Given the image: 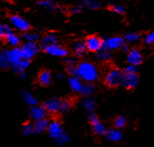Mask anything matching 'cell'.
Returning <instances> with one entry per match:
<instances>
[{"label":"cell","instance_id":"d6a6232c","mask_svg":"<svg viewBox=\"0 0 154 147\" xmlns=\"http://www.w3.org/2000/svg\"><path fill=\"white\" fill-rule=\"evenodd\" d=\"M70 141V137L68 134H66V133H62L61 135H60L56 139H55V142H57L58 145H64L66 143H68Z\"/></svg>","mask_w":154,"mask_h":147},{"label":"cell","instance_id":"836d02e7","mask_svg":"<svg viewBox=\"0 0 154 147\" xmlns=\"http://www.w3.org/2000/svg\"><path fill=\"white\" fill-rule=\"evenodd\" d=\"M9 66H10V64L8 62V59L6 57L5 52L0 50V69H8Z\"/></svg>","mask_w":154,"mask_h":147},{"label":"cell","instance_id":"b9f144b4","mask_svg":"<svg viewBox=\"0 0 154 147\" xmlns=\"http://www.w3.org/2000/svg\"><path fill=\"white\" fill-rule=\"evenodd\" d=\"M122 50V51H125V52H127V51H129L130 50V48H129V46H128V44H126L125 42L123 43V45L121 46V48H120Z\"/></svg>","mask_w":154,"mask_h":147},{"label":"cell","instance_id":"d4e9b609","mask_svg":"<svg viewBox=\"0 0 154 147\" xmlns=\"http://www.w3.org/2000/svg\"><path fill=\"white\" fill-rule=\"evenodd\" d=\"M57 42H58V37L55 33H48V34L45 35L42 39V46H43V48H45L46 46L57 44Z\"/></svg>","mask_w":154,"mask_h":147},{"label":"cell","instance_id":"1f68e13d","mask_svg":"<svg viewBox=\"0 0 154 147\" xmlns=\"http://www.w3.org/2000/svg\"><path fill=\"white\" fill-rule=\"evenodd\" d=\"M113 124H115V127L118 128V129H122L124 128L126 124H127V119L124 116H118L116 118L115 122H113Z\"/></svg>","mask_w":154,"mask_h":147},{"label":"cell","instance_id":"277c9868","mask_svg":"<svg viewBox=\"0 0 154 147\" xmlns=\"http://www.w3.org/2000/svg\"><path fill=\"white\" fill-rule=\"evenodd\" d=\"M88 119H89V122L91 123L94 133H95L97 136H104L107 131L106 125L103 123H101V121L98 119V117L95 114V113L91 112Z\"/></svg>","mask_w":154,"mask_h":147},{"label":"cell","instance_id":"9a60e30c","mask_svg":"<svg viewBox=\"0 0 154 147\" xmlns=\"http://www.w3.org/2000/svg\"><path fill=\"white\" fill-rule=\"evenodd\" d=\"M106 139L110 142H118L120 141H122L123 139V133L121 130L118 128H112V129H107L105 135Z\"/></svg>","mask_w":154,"mask_h":147},{"label":"cell","instance_id":"60d3db41","mask_svg":"<svg viewBox=\"0 0 154 147\" xmlns=\"http://www.w3.org/2000/svg\"><path fill=\"white\" fill-rule=\"evenodd\" d=\"M64 63L65 65H72V64H76V61L73 58H65L64 59Z\"/></svg>","mask_w":154,"mask_h":147},{"label":"cell","instance_id":"3957f363","mask_svg":"<svg viewBox=\"0 0 154 147\" xmlns=\"http://www.w3.org/2000/svg\"><path fill=\"white\" fill-rule=\"evenodd\" d=\"M122 77L123 72L121 70L116 68H112L111 69L107 71L104 82L110 88H116V86L121 85Z\"/></svg>","mask_w":154,"mask_h":147},{"label":"cell","instance_id":"6da1fadb","mask_svg":"<svg viewBox=\"0 0 154 147\" xmlns=\"http://www.w3.org/2000/svg\"><path fill=\"white\" fill-rule=\"evenodd\" d=\"M44 107L48 111V113H50V114L66 113L71 109L72 103L67 99L50 98L45 102Z\"/></svg>","mask_w":154,"mask_h":147},{"label":"cell","instance_id":"7bdbcfd3","mask_svg":"<svg viewBox=\"0 0 154 147\" xmlns=\"http://www.w3.org/2000/svg\"><path fill=\"white\" fill-rule=\"evenodd\" d=\"M19 76H20V78H21V79H26V71H23L22 73H20Z\"/></svg>","mask_w":154,"mask_h":147},{"label":"cell","instance_id":"44dd1931","mask_svg":"<svg viewBox=\"0 0 154 147\" xmlns=\"http://www.w3.org/2000/svg\"><path fill=\"white\" fill-rule=\"evenodd\" d=\"M4 38L6 40V42L8 43L10 46H11L12 48H17V46L20 45V42H21L20 37L16 34V33L13 32L12 30L11 32H9Z\"/></svg>","mask_w":154,"mask_h":147},{"label":"cell","instance_id":"ab89813d","mask_svg":"<svg viewBox=\"0 0 154 147\" xmlns=\"http://www.w3.org/2000/svg\"><path fill=\"white\" fill-rule=\"evenodd\" d=\"M137 66H133V65H130L125 69V72L127 73H137Z\"/></svg>","mask_w":154,"mask_h":147},{"label":"cell","instance_id":"74e56055","mask_svg":"<svg viewBox=\"0 0 154 147\" xmlns=\"http://www.w3.org/2000/svg\"><path fill=\"white\" fill-rule=\"evenodd\" d=\"M82 7L80 5H76V6H73L70 8L69 10V12L71 13V14H78V13H79L80 11H82Z\"/></svg>","mask_w":154,"mask_h":147},{"label":"cell","instance_id":"e575fe53","mask_svg":"<svg viewBox=\"0 0 154 147\" xmlns=\"http://www.w3.org/2000/svg\"><path fill=\"white\" fill-rule=\"evenodd\" d=\"M11 31V29L10 26L0 23V37H5Z\"/></svg>","mask_w":154,"mask_h":147},{"label":"cell","instance_id":"cb8c5ba5","mask_svg":"<svg viewBox=\"0 0 154 147\" xmlns=\"http://www.w3.org/2000/svg\"><path fill=\"white\" fill-rule=\"evenodd\" d=\"M79 5L89 10H96L100 7L99 0H80Z\"/></svg>","mask_w":154,"mask_h":147},{"label":"cell","instance_id":"e0dca14e","mask_svg":"<svg viewBox=\"0 0 154 147\" xmlns=\"http://www.w3.org/2000/svg\"><path fill=\"white\" fill-rule=\"evenodd\" d=\"M29 66V60H26V59H22L20 60L19 62H17L16 64L11 66V70L15 73V74H20L22 73L23 71H25L26 69Z\"/></svg>","mask_w":154,"mask_h":147},{"label":"cell","instance_id":"4316f807","mask_svg":"<svg viewBox=\"0 0 154 147\" xmlns=\"http://www.w3.org/2000/svg\"><path fill=\"white\" fill-rule=\"evenodd\" d=\"M22 136L24 137H29L32 134H34V125L32 123H25L22 125V129H21Z\"/></svg>","mask_w":154,"mask_h":147},{"label":"cell","instance_id":"7402d4cb","mask_svg":"<svg viewBox=\"0 0 154 147\" xmlns=\"http://www.w3.org/2000/svg\"><path fill=\"white\" fill-rule=\"evenodd\" d=\"M73 51L78 57H82L85 55V53L88 51L86 49L85 42L82 41H77L73 44Z\"/></svg>","mask_w":154,"mask_h":147},{"label":"cell","instance_id":"8d00e7d4","mask_svg":"<svg viewBox=\"0 0 154 147\" xmlns=\"http://www.w3.org/2000/svg\"><path fill=\"white\" fill-rule=\"evenodd\" d=\"M66 70L71 76H77V66L76 64L67 65L66 66Z\"/></svg>","mask_w":154,"mask_h":147},{"label":"cell","instance_id":"5bb4252c","mask_svg":"<svg viewBox=\"0 0 154 147\" xmlns=\"http://www.w3.org/2000/svg\"><path fill=\"white\" fill-rule=\"evenodd\" d=\"M142 61H143V56L139 50L133 49L129 51L128 57H127V62H128L130 65L138 66L142 63Z\"/></svg>","mask_w":154,"mask_h":147},{"label":"cell","instance_id":"f1b7e54d","mask_svg":"<svg viewBox=\"0 0 154 147\" xmlns=\"http://www.w3.org/2000/svg\"><path fill=\"white\" fill-rule=\"evenodd\" d=\"M97 58L99 60V61H103V62L109 61V60H111V58H112L111 51L102 48L101 50L97 52Z\"/></svg>","mask_w":154,"mask_h":147},{"label":"cell","instance_id":"d6986e66","mask_svg":"<svg viewBox=\"0 0 154 147\" xmlns=\"http://www.w3.org/2000/svg\"><path fill=\"white\" fill-rule=\"evenodd\" d=\"M68 84L70 88L73 92L79 93L80 89L82 88V80L78 76H71L68 80Z\"/></svg>","mask_w":154,"mask_h":147},{"label":"cell","instance_id":"83f0119b","mask_svg":"<svg viewBox=\"0 0 154 147\" xmlns=\"http://www.w3.org/2000/svg\"><path fill=\"white\" fill-rule=\"evenodd\" d=\"M23 100H24V102L29 106H33V105H37L38 104L37 99L33 96L31 93H29L28 91L23 92Z\"/></svg>","mask_w":154,"mask_h":147},{"label":"cell","instance_id":"ac0fdd59","mask_svg":"<svg viewBox=\"0 0 154 147\" xmlns=\"http://www.w3.org/2000/svg\"><path fill=\"white\" fill-rule=\"evenodd\" d=\"M48 123L49 122L46 118L35 121L34 123H33V125H34V133L35 134H42V133L48 130Z\"/></svg>","mask_w":154,"mask_h":147},{"label":"cell","instance_id":"7a4b0ae2","mask_svg":"<svg viewBox=\"0 0 154 147\" xmlns=\"http://www.w3.org/2000/svg\"><path fill=\"white\" fill-rule=\"evenodd\" d=\"M77 76L86 83H94L98 79V71L95 65L85 61L77 66Z\"/></svg>","mask_w":154,"mask_h":147},{"label":"cell","instance_id":"4dcf8cb0","mask_svg":"<svg viewBox=\"0 0 154 147\" xmlns=\"http://www.w3.org/2000/svg\"><path fill=\"white\" fill-rule=\"evenodd\" d=\"M139 39H140V35L138 34V33H135V32H129V33H127V34L125 35L124 41L128 42V43H130V44H133V43L137 42Z\"/></svg>","mask_w":154,"mask_h":147},{"label":"cell","instance_id":"8fae6325","mask_svg":"<svg viewBox=\"0 0 154 147\" xmlns=\"http://www.w3.org/2000/svg\"><path fill=\"white\" fill-rule=\"evenodd\" d=\"M6 57L8 59V62L10 64V66L16 64L17 62H19L20 60L24 59L23 55H22V51H21V48H13L11 50H9L5 51Z\"/></svg>","mask_w":154,"mask_h":147},{"label":"cell","instance_id":"5b68a950","mask_svg":"<svg viewBox=\"0 0 154 147\" xmlns=\"http://www.w3.org/2000/svg\"><path fill=\"white\" fill-rule=\"evenodd\" d=\"M139 84V77L137 75V73H123V77H122V82L121 85L124 88L131 89V88H135Z\"/></svg>","mask_w":154,"mask_h":147},{"label":"cell","instance_id":"ee69618b","mask_svg":"<svg viewBox=\"0 0 154 147\" xmlns=\"http://www.w3.org/2000/svg\"><path fill=\"white\" fill-rule=\"evenodd\" d=\"M57 78H58L59 80H62V79L64 78V75L63 74V73H59V74L57 75Z\"/></svg>","mask_w":154,"mask_h":147},{"label":"cell","instance_id":"f35d334b","mask_svg":"<svg viewBox=\"0 0 154 147\" xmlns=\"http://www.w3.org/2000/svg\"><path fill=\"white\" fill-rule=\"evenodd\" d=\"M112 10L113 12L117 13V14H122V13L125 12V9L123 8L121 5H115V6H112Z\"/></svg>","mask_w":154,"mask_h":147},{"label":"cell","instance_id":"f546056e","mask_svg":"<svg viewBox=\"0 0 154 147\" xmlns=\"http://www.w3.org/2000/svg\"><path fill=\"white\" fill-rule=\"evenodd\" d=\"M24 39L26 40V42H38L41 37L38 34V33H35V32H30L29 30V31H26L25 34H24Z\"/></svg>","mask_w":154,"mask_h":147},{"label":"cell","instance_id":"9c48e42d","mask_svg":"<svg viewBox=\"0 0 154 147\" xmlns=\"http://www.w3.org/2000/svg\"><path fill=\"white\" fill-rule=\"evenodd\" d=\"M44 50L48 54L55 57H65L67 55V50L58 44H52L44 48Z\"/></svg>","mask_w":154,"mask_h":147},{"label":"cell","instance_id":"484cf974","mask_svg":"<svg viewBox=\"0 0 154 147\" xmlns=\"http://www.w3.org/2000/svg\"><path fill=\"white\" fill-rule=\"evenodd\" d=\"M95 92V85H93V83H86L82 85V88L80 89L79 93L82 96L88 97V96H92L93 93Z\"/></svg>","mask_w":154,"mask_h":147},{"label":"cell","instance_id":"52a82bcc","mask_svg":"<svg viewBox=\"0 0 154 147\" xmlns=\"http://www.w3.org/2000/svg\"><path fill=\"white\" fill-rule=\"evenodd\" d=\"M11 24L13 28L23 32L29 31L30 29V25L28 22V20H26L25 18L19 15H12L11 17Z\"/></svg>","mask_w":154,"mask_h":147},{"label":"cell","instance_id":"603a6c76","mask_svg":"<svg viewBox=\"0 0 154 147\" xmlns=\"http://www.w3.org/2000/svg\"><path fill=\"white\" fill-rule=\"evenodd\" d=\"M38 83L43 86H48L51 83V74L48 70H43L38 75Z\"/></svg>","mask_w":154,"mask_h":147},{"label":"cell","instance_id":"2e32d148","mask_svg":"<svg viewBox=\"0 0 154 147\" xmlns=\"http://www.w3.org/2000/svg\"><path fill=\"white\" fill-rule=\"evenodd\" d=\"M38 5L42 9L50 12H55L60 10V6L56 2L52 1V0H40Z\"/></svg>","mask_w":154,"mask_h":147},{"label":"cell","instance_id":"30bf717a","mask_svg":"<svg viewBox=\"0 0 154 147\" xmlns=\"http://www.w3.org/2000/svg\"><path fill=\"white\" fill-rule=\"evenodd\" d=\"M124 39L119 36H115V37H110L107 38L103 41V48L108 50H115L117 49L121 48V46L124 43Z\"/></svg>","mask_w":154,"mask_h":147},{"label":"cell","instance_id":"d590c367","mask_svg":"<svg viewBox=\"0 0 154 147\" xmlns=\"http://www.w3.org/2000/svg\"><path fill=\"white\" fill-rule=\"evenodd\" d=\"M144 43L146 45H153L154 44V31L148 33L144 37Z\"/></svg>","mask_w":154,"mask_h":147},{"label":"cell","instance_id":"7c38bea8","mask_svg":"<svg viewBox=\"0 0 154 147\" xmlns=\"http://www.w3.org/2000/svg\"><path fill=\"white\" fill-rule=\"evenodd\" d=\"M48 133L49 137L52 139H55L63 133V125L62 123H60L59 121H52L48 123Z\"/></svg>","mask_w":154,"mask_h":147},{"label":"cell","instance_id":"4fadbf2b","mask_svg":"<svg viewBox=\"0 0 154 147\" xmlns=\"http://www.w3.org/2000/svg\"><path fill=\"white\" fill-rule=\"evenodd\" d=\"M46 115H48V111L45 110L44 106H40L37 104L31 106L29 109V116L34 122L46 118Z\"/></svg>","mask_w":154,"mask_h":147},{"label":"cell","instance_id":"ba28073f","mask_svg":"<svg viewBox=\"0 0 154 147\" xmlns=\"http://www.w3.org/2000/svg\"><path fill=\"white\" fill-rule=\"evenodd\" d=\"M87 50L91 52H97L103 48V41L97 36H89L85 41Z\"/></svg>","mask_w":154,"mask_h":147},{"label":"cell","instance_id":"ffe728a7","mask_svg":"<svg viewBox=\"0 0 154 147\" xmlns=\"http://www.w3.org/2000/svg\"><path fill=\"white\" fill-rule=\"evenodd\" d=\"M82 107L87 111V112H94V110L96 109V106H97V104H96V101L95 99L91 96H88V97H85L84 99L82 100Z\"/></svg>","mask_w":154,"mask_h":147},{"label":"cell","instance_id":"8992f818","mask_svg":"<svg viewBox=\"0 0 154 147\" xmlns=\"http://www.w3.org/2000/svg\"><path fill=\"white\" fill-rule=\"evenodd\" d=\"M21 51L24 59L30 60L38 53L39 46L35 42H26L21 48Z\"/></svg>","mask_w":154,"mask_h":147}]
</instances>
